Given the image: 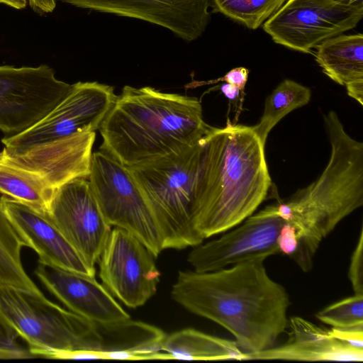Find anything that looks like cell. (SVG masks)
<instances>
[{"instance_id":"obj_31","label":"cell","mask_w":363,"mask_h":363,"mask_svg":"<svg viewBox=\"0 0 363 363\" xmlns=\"http://www.w3.org/2000/svg\"><path fill=\"white\" fill-rule=\"evenodd\" d=\"M220 91L228 99L230 103L235 104L240 100V102L242 104L243 97L240 96V94L242 96H244V95L242 94L240 89L235 86L228 83H225L221 85Z\"/></svg>"},{"instance_id":"obj_7","label":"cell","mask_w":363,"mask_h":363,"mask_svg":"<svg viewBox=\"0 0 363 363\" xmlns=\"http://www.w3.org/2000/svg\"><path fill=\"white\" fill-rule=\"evenodd\" d=\"M87 179L108 223L132 233L157 257L164 250L162 235L128 168L100 150L92 153Z\"/></svg>"},{"instance_id":"obj_17","label":"cell","mask_w":363,"mask_h":363,"mask_svg":"<svg viewBox=\"0 0 363 363\" xmlns=\"http://www.w3.org/2000/svg\"><path fill=\"white\" fill-rule=\"evenodd\" d=\"M4 210L26 243L39 256V262L65 270L95 277L79 254L65 239L47 213L3 196Z\"/></svg>"},{"instance_id":"obj_29","label":"cell","mask_w":363,"mask_h":363,"mask_svg":"<svg viewBox=\"0 0 363 363\" xmlns=\"http://www.w3.org/2000/svg\"><path fill=\"white\" fill-rule=\"evenodd\" d=\"M249 70L244 67H238L230 69L223 77L215 82L224 81L238 87L244 95L245 87L248 79Z\"/></svg>"},{"instance_id":"obj_14","label":"cell","mask_w":363,"mask_h":363,"mask_svg":"<svg viewBox=\"0 0 363 363\" xmlns=\"http://www.w3.org/2000/svg\"><path fill=\"white\" fill-rule=\"evenodd\" d=\"M95 138V132L75 134L19 153L3 148L0 157L21 169L41 188L55 193L64 184L88 177Z\"/></svg>"},{"instance_id":"obj_13","label":"cell","mask_w":363,"mask_h":363,"mask_svg":"<svg viewBox=\"0 0 363 363\" xmlns=\"http://www.w3.org/2000/svg\"><path fill=\"white\" fill-rule=\"evenodd\" d=\"M47 215L86 264L95 270L111 226L87 177L74 179L59 187Z\"/></svg>"},{"instance_id":"obj_4","label":"cell","mask_w":363,"mask_h":363,"mask_svg":"<svg viewBox=\"0 0 363 363\" xmlns=\"http://www.w3.org/2000/svg\"><path fill=\"white\" fill-rule=\"evenodd\" d=\"M211 127L196 97L126 85L99 129L100 150L125 167L136 166L181 152Z\"/></svg>"},{"instance_id":"obj_30","label":"cell","mask_w":363,"mask_h":363,"mask_svg":"<svg viewBox=\"0 0 363 363\" xmlns=\"http://www.w3.org/2000/svg\"><path fill=\"white\" fill-rule=\"evenodd\" d=\"M28 6L37 14L52 13L56 7L55 0H27Z\"/></svg>"},{"instance_id":"obj_9","label":"cell","mask_w":363,"mask_h":363,"mask_svg":"<svg viewBox=\"0 0 363 363\" xmlns=\"http://www.w3.org/2000/svg\"><path fill=\"white\" fill-rule=\"evenodd\" d=\"M72 86L58 79L48 65H0V130L13 136L30 128L65 99Z\"/></svg>"},{"instance_id":"obj_16","label":"cell","mask_w":363,"mask_h":363,"mask_svg":"<svg viewBox=\"0 0 363 363\" xmlns=\"http://www.w3.org/2000/svg\"><path fill=\"white\" fill-rule=\"evenodd\" d=\"M35 273L69 310L91 321L113 323L130 315L95 277L65 270L39 262Z\"/></svg>"},{"instance_id":"obj_20","label":"cell","mask_w":363,"mask_h":363,"mask_svg":"<svg viewBox=\"0 0 363 363\" xmlns=\"http://www.w3.org/2000/svg\"><path fill=\"white\" fill-rule=\"evenodd\" d=\"M97 325L101 337L100 359H154L166 335L153 325L130 318Z\"/></svg>"},{"instance_id":"obj_1","label":"cell","mask_w":363,"mask_h":363,"mask_svg":"<svg viewBox=\"0 0 363 363\" xmlns=\"http://www.w3.org/2000/svg\"><path fill=\"white\" fill-rule=\"evenodd\" d=\"M264 260L207 272L180 271L172 297L229 331L245 353L267 350L288 328L291 301L284 287L268 274Z\"/></svg>"},{"instance_id":"obj_11","label":"cell","mask_w":363,"mask_h":363,"mask_svg":"<svg viewBox=\"0 0 363 363\" xmlns=\"http://www.w3.org/2000/svg\"><path fill=\"white\" fill-rule=\"evenodd\" d=\"M155 257L135 235L114 227L99 259V277L125 306H142L156 293L160 281Z\"/></svg>"},{"instance_id":"obj_12","label":"cell","mask_w":363,"mask_h":363,"mask_svg":"<svg viewBox=\"0 0 363 363\" xmlns=\"http://www.w3.org/2000/svg\"><path fill=\"white\" fill-rule=\"evenodd\" d=\"M284 223L276 203L269 205L220 238L195 246L187 261L195 272H207L250 259H266L279 253L277 238Z\"/></svg>"},{"instance_id":"obj_28","label":"cell","mask_w":363,"mask_h":363,"mask_svg":"<svg viewBox=\"0 0 363 363\" xmlns=\"http://www.w3.org/2000/svg\"><path fill=\"white\" fill-rule=\"evenodd\" d=\"M330 334L350 345L358 348H363V325L347 328H332Z\"/></svg>"},{"instance_id":"obj_25","label":"cell","mask_w":363,"mask_h":363,"mask_svg":"<svg viewBox=\"0 0 363 363\" xmlns=\"http://www.w3.org/2000/svg\"><path fill=\"white\" fill-rule=\"evenodd\" d=\"M323 323L335 328L363 325V294H354L326 306L315 314Z\"/></svg>"},{"instance_id":"obj_21","label":"cell","mask_w":363,"mask_h":363,"mask_svg":"<svg viewBox=\"0 0 363 363\" xmlns=\"http://www.w3.org/2000/svg\"><path fill=\"white\" fill-rule=\"evenodd\" d=\"M156 359L243 360L245 352L235 340L187 328L165 335Z\"/></svg>"},{"instance_id":"obj_33","label":"cell","mask_w":363,"mask_h":363,"mask_svg":"<svg viewBox=\"0 0 363 363\" xmlns=\"http://www.w3.org/2000/svg\"><path fill=\"white\" fill-rule=\"evenodd\" d=\"M335 4L346 6H363V0H330Z\"/></svg>"},{"instance_id":"obj_23","label":"cell","mask_w":363,"mask_h":363,"mask_svg":"<svg viewBox=\"0 0 363 363\" xmlns=\"http://www.w3.org/2000/svg\"><path fill=\"white\" fill-rule=\"evenodd\" d=\"M311 90L291 79L282 81L267 97L259 122L252 126L265 145L271 130L288 113L306 105L311 99Z\"/></svg>"},{"instance_id":"obj_18","label":"cell","mask_w":363,"mask_h":363,"mask_svg":"<svg viewBox=\"0 0 363 363\" xmlns=\"http://www.w3.org/2000/svg\"><path fill=\"white\" fill-rule=\"evenodd\" d=\"M287 340L257 352L245 353L243 360L362 362L363 348H358L333 337L301 317L289 319Z\"/></svg>"},{"instance_id":"obj_26","label":"cell","mask_w":363,"mask_h":363,"mask_svg":"<svg viewBox=\"0 0 363 363\" xmlns=\"http://www.w3.org/2000/svg\"><path fill=\"white\" fill-rule=\"evenodd\" d=\"M19 335L0 312V359H22L33 357L18 342Z\"/></svg>"},{"instance_id":"obj_2","label":"cell","mask_w":363,"mask_h":363,"mask_svg":"<svg viewBox=\"0 0 363 363\" xmlns=\"http://www.w3.org/2000/svg\"><path fill=\"white\" fill-rule=\"evenodd\" d=\"M194 186V225L203 240L252 215L267 198L272 179L264 144L252 126L228 120L200 140Z\"/></svg>"},{"instance_id":"obj_10","label":"cell","mask_w":363,"mask_h":363,"mask_svg":"<svg viewBox=\"0 0 363 363\" xmlns=\"http://www.w3.org/2000/svg\"><path fill=\"white\" fill-rule=\"evenodd\" d=\"M362 17L363 6H346L330 0H287L262 28L274 43L311 53L325 40L354 28Z\"/></svg>"},{"instance_id":"obj_15","label":"cell","mask_w":363,"mask_h":363,"mask_svg":"<svg viewBox=\"0 0 363 363\" xmlns=\"http://www.w3.org/2000/svg\"><path fill=\"white\" fill-rule=\"evenodd\" d=\"M95 11L142 20L169 30L190 43L211 20L210 0H58Z\"/></svg>"},{"instance_id":"obj_27","label":"cell","mask_w":363,"mask_h":363,"mask_svg":"<svg viewBox=\"0 0 363 363\" xmlns=\"http://www.w3.org/2000/svg\"><path fill=\"white\" fill-rule=\"evenodd\" d=\"M363 228L361 227L357 245L352 254L348 278L354 294H363Z\"/></svg>"},{"instance_id":"obj_32","label":"cell","mask_w":363,"mask_h":363,"mask_svg":"<svg viewBox=\"0 0 363 363\" xmlns=\"http://www.w3.org/2000/svg\"><path fill=\"white\" fill-rule=\"evenodd\" d=\"M0 3L18 10L24 9L28 4L27 0H0Z\"/></svg>"},{"instance_id":"obj_6","label":"cell","mask_w":363,"mask_h":363,"mask_svg":"<svg viewBox=\"0 0 363 363\" xmlns=\"http://www.w3.org/2000/svg\"><path fill=\"white\" fill-rule=\"evenodd\" d=\"M201 154L199 140L177 154L127 167L155 214L164 250H182L203 241L194 225V186Z\"/></svg>"},{"instance_id":"obj_8","label":"cell","mask_w":363,"mask_h":363,"mask_svg":"<svg viewBox=\"0 0 363 363\" xmlns=\"http://www.w3.org/2000/svg\"><path fill=\"white\" fill-rule=\"evenodd\" d=\"M116 96L110 85L78 82L48 114L26 130L1 140L9 152H23L35 146L75 134L95 132L112 107Z\"/></svg>"},{"instance_id":"obj_19","label":"cell","mask_w":363,"mask_h":363,"mask_svg":"<svg viewBox=\"0 0 363 363\" xmlns=\"http://www.w3.org/2000/svg\"><path fill=\"white\" fill-rule=\"evenodd\" d=\"M315 57L323 73L345 86L347 94L363 105V35L340 34L316 48Z\"/></svg>"},{"instance_id":"obj_22","label":"cell","mask_w":363,"mask_h":363,"mask_svg":"<svg viewBox=\"0 0 363 363\" xmlns=\"http://www.w3.org/2000/svg\"><path fill=\"white\" fill-rule=\"evenodd\" d=\"M26 247L7 217L0 199V289L43 294L25 271L21 257Z\"/></svg>"},{"instance_id":"obj_24","label":"cell","mask_w":363,"mask_h":363,"mask_svg":"<svg viewBox=\"0 0 363 363\" xmlns=\"http://www.w3.org/2000/svg\"><path fill=\"white\" fill-rule=\"evenodd\" d=\"M287 0H210L213 12L255 30L276 13Z\"/></svg>"},{"instance_id":"obj_5","label":"cell","mask_w":363,"mask_h":363,"mask_svg":"<svg viewBox=\"0 0 363 363\" xmlns=\"http://www.w3.org/2000/svg\"><path fill=\"white\" fill-rule=\"evenodd\" d=\"M0 312L27 342L33 356L99 359L97 323L64 309L43 294L0 289Z\"/></svg>"},{"instance_id":"obj_3","label":"cell","mask_w":363,"mask_h":363,"mask_svg":"<svg viewBox=\"0 0 363 363\" xmlns=\"http://www.w3.org/2000/svg\"><path fill=\"white\" fill-rule=\"evenodd\" d=\"M323 118L331 147L325 168L308 186L276 203L284 220L280 233L304 272L313 268L321 242L363 206V143L348 135L334 111Z\"/></svg>"}]
</instances>
